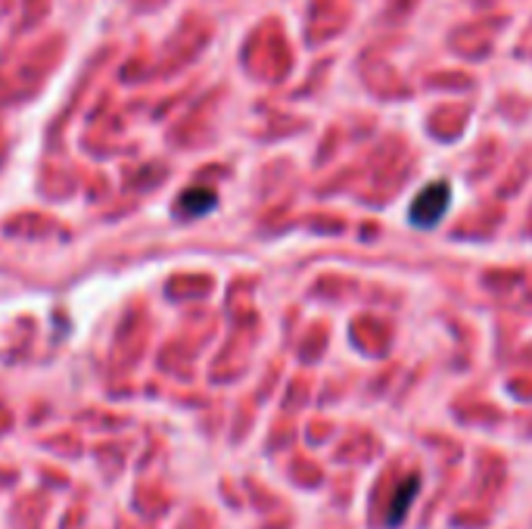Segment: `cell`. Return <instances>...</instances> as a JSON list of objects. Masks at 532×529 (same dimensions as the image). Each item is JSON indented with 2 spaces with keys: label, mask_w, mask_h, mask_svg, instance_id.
<instances>
[{
  "label": "cell",
  "mask_w": 532,
  "mask_h": 529,
  "mask_svg": "<svg viewBox=\"0 0 532 529\" xmlns=\"http://www.w3.org/2000/svg\"><path fill=\"white\" fill-rule=\"evenodd\" d=\"M451 202V187L445 181H436V184L424 187V191L414 197L411 202V221L417 227H433L445 212H449Z\"/></svg>",
  "instance_id": "obj_1"
},
{
  "label": "cell",
  "mask_w": 532,
  "mask_h": 529,
  "mask_svg": "<svg viewBox=\"0 0 532 529\" xmlns=\"http://www.w3.org/2000/svg\"><path fill=\"white\" fill-rule=\"evenodd\" d=\"M215 206V193L212 191H187L181 197V212H187V215H202V212H209V209Z\"/></svg>",
  "instance_id": "obj_3"
},
{
  "label": "cell",
  "mask_w": 532,
  "mask_h": 529,
  "mask_svg": "<svg viewBox=\"0 0 532 529\" xmlns=\"http://www.w3.org/2000/svg\"><path fill=\"white\" fill-rule=\"evenodd\" d=\"M417 492H420V476L417 474L405 476V480L399 482V489L392 492L390 505H386V526L396 529V526L405 524V517H408V511H411L414 499H417Z\"/></svg>",
  "instance_id": "obj_2"
}]
</instances>
